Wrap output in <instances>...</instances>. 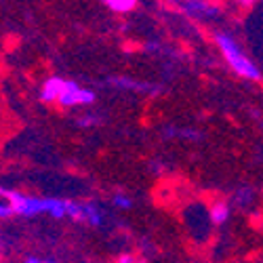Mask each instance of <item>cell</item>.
<instances>
[{"mask_svg":"<svg viewBox=\"0 0 263 263\" xmlns=\"http://www.w3.org/2000/svg\"><path fill=\"white\" fill-rule=\"evenodd\" d=\"M84 211H86V223H89V226L99 228L103 223V215H101V211L93 202H84Z\"/></svg>","mask_w":263,"mask_h":263,"instance_id":"obj_10","label":"cell"},{"mask_svg":"<svg viewBox=\"0 0 263 263\" xmlns=\"http://www.w3.org/2000/svg\"><path fill=\"white\" fill-rule=\"evenodd\" d=\"M232 215V204L223 198H215L209 206V219L213 226H226Z\"/></svg>","mask_w":263,"mask_h":263,"instance_id":"obj_5","label":"cell"},{"mask_svg":"<svg viewBox=\"0 0 263 263\" xmlns=\"http://www.w3.org/2000/svg\"><path fill=\"white\" fill-rule=\"evenodd\" d=\"M116 263H137V259L130 255V253H124V255H120V257L116 259Z\"/></svg>","mask_w":263,"mask_h":263,"instance_id":"obj_16","label":"cell"},{"mask_svg":"<svg viewBox=\"0 0 263 263\" xmlns=\"http://www.w3.org/2000/svg\"><path fill=\"white\" fill-rule=\"evenodd\" d=\"M7 198L11 200L15 215L21 217H34V215H42L47 213V204L49 198H40V196H28V194H21V192H7Z\"/></svg>","mask_w":263,"mask_h":263,"instance_id":"obj_2","label":"cell"},{"mask_svg":"<svg viewBox=\"0 0 263 263\" xmlns=\"http://www.w3.org/2000/svg\"><path fill=\"white\" fill-rule=\"evenodd\" d=\"M3 194H5V190H0V196H3Z\"/></svg>","mask_w":263,"mask_h":263,"instance_id":"obj_18","label":"cell"},{"mask_svg":"<svg viewBox=\"0 0 263 263\" xmlns=\"http://www.w3.org/2000/svg\"><path fill=\"white\" fill-rule=\"evenodd\" d=\"M103 5H105L107 9H112L114 13H120V15L130 13V11H135V9H137V3H135V0H105Z\"/></svg>","mask_w":263,"mask_h":263,"instance_id":"obj_9","label":"cell"},{"mask_svg":"<svg viewBox=\"0 0 263 263\" xmlns=\"http://www.w3.org/2000/svg\"><path fill=\"white\" fill-rule=\"evenodd\" d=\"M137 263H147V261H137Z\"/></svg>","mask_w":263,"mask_h":263,"instance_id":"obj_19","label":"cell"},{"mask_svg":"<svg viewBox=\"0 0 263 263\" xmlns=\"http://www.w3.org/2000/svg\"><path fill=\"white\" fill-rule=\"evenodd\" d=\"M114 84L122 86V89H130V91H141V93H160L158 86H152V84H145V82H135V80H128V78H116Z\"/></svg>","mask_w":263,"mask_h":263,"instance_id":"obj_7","label":"cell"},{"mask_svg":"<svg viewBox=\"0 0 263 263\" xmlns=\"http://www.w3.org/2000/svg\"><path fill=\"white\" fill-rule=\"evenodd\" d=\"M253 196H255V190H251V187L238 190V192L234 194V202L242 206V204H247V202H253Z\"/></svg>","mask_w":263,"mask_h":263,"instance_id":"obj_12","label":"cell"},{"mask_svg":"<svg viewBox=\"0 0 263 263\" xmlns=\"http://www.w3.org/2000/svg\"><path fill=\"white\" fill-rule=\"evenodd\" d=\"M68 217L74 221H86V211H84V202H76L70 200L68 202Z\"/></svg>","mask_w":263,"mask_h":263,"instance_id":"obj_11","label":"cell"},{"mask_svg":"<svg viewBox=\"0 0 263 263\" xmlns=\"http://www.w3.org/2000/svg\"><path fill=\"white\" fill-rule=\"evenodd\" d=\"M68 202L70 200H63V198H49V204H47V213L55 219H63L68 217Z\"/></svg>","mask_w":263,"mask_h":263,"instance_id":"obj_8","label":"cell"},{"mask_svg":"<svg viewBox=\"0 0 263 263\" xmlns=\"http://www.w3.org/2000/svg\"><path fill=\"white\" fill-rule=\"evenodd\" d=\"M99 122H101V120H99L97 114H84V116L78 118V126H95V124H99Z\"/></svg>","mask_w":263,"mask_h":263,"instance_id":"obj_15","label":"cell"},{"mask_svg":"<svg viewBox=\"0 0 263 263\" xmlns=\"http://www.w3.org/2000/svg\"><path fill=\"white\" fill-rule=\"evenodd\" d=\"M114 204H116L118 209H130V206H133V200H130L126 194L118 192V194H114Z\"/></svg>","mask_w":263,"mask_h":263,"instance_id":"obj_14","label":"cell"},{"mask_svg":"<svg viewBox=\"0 0 263 263\" xmlns=\"http://www.w3.org/2000/svg\"><path fill=\"white\" fill-rule=\"evenodd\" d=\"M26 263H53V261H47V259H38V257H28Z\"/></svg>","mask_w":263,"mask_h":263,"instance_id":"obj_17","label":"cell"},{"mask_svg":"<svg viewBox=\"0 0 263 263\" xmlns=\"http://www.w3.org/2000/svg\"><path fill=\"white\" fill-rule=\"evenodd\" d=\"M11 215H15V209L11 204V200L7 198V192L0 196V219H9Z\"/></svg>","mask_w":263,"mask_h":263,"instance_id":"obj_13","label":"cell"},{"mask_svg":"<svg viewBox=\"0 0 263 263\" xmlns=\"http://www.w3.org/2000/svg\"><path fill=\"white\" fill-rule=\"evenodd\" d=\"M93 101H95V93L91 89H82V86H78L74 80H70L68 89H65V93L57 101V105L68 109V107H76V105H91Z\"/></svg>","mask_w":263,"mask_h":263,"instance_id":"obj_3","label":"cell"},{"mask_svg":"<svg viewBox=\"0 0 263 263\" xmlns=\"http://www.w3.org/2000/svg\"><path fill=\"white\" fill-rule=\"evenodd\" d=\"M213 40H215L219 53H221L223 61L228 63V68H230L236 76L245 78V80H253V82H259V80H261L259 65L255 63L253 57L247 55V51L242 49V45L238 42L236 36H232V34L226 32V30H217V32L213 34Z\"/></svg>","mask_w":263,"mask_h":263,"instance_id":"obj_1","label":"cell"},{"mask_svg":"<svg viewBox=\"0 0 263 263\" xmlns=\"http://www.w3.org/2000/svg\"><path fill=\"white\" fill-rule=\"evenodd\" d=\"M68 82L70 80H63L59 76L47 78L45 84H42V89H40V99L45 103H57L61 99V95L65 93V89H68Z\"/></svg>","mask_w":263,"mask_h":263,"instance_id":"obj_4","label":"cell"},{"mask_svg":"<svg viewBox=\"0 0 263 263\" xmlns=\"http://www.w3.org/2000/svg\"><path fill=\"white\" fill-rule=\"evenodd\" d=\"M187 15L192 17H198V19H204V17H215L219 15V7L215 5H209V3H183L179 5Z\"/></svg>","mask_w":263,"mask_h":263,"instance_id":"obj_6","label":"cell"}]
</instances>
